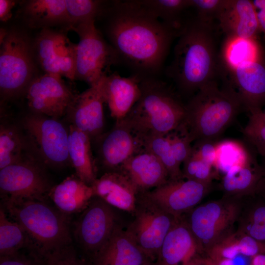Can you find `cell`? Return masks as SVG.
<instances>
[{"label":"cell","mask_w":265,"mask_h":265,"mask_svg":"<svg viewBox=\"0 0 265 265\" xmlns=\"http://www.w3.org/2000/svg\"><path fill=\"white\" fill-rule=\"evenodd\" d=\"M101 16L106 18V34L120 63L141 78L158 77L178 32L139 0L107 2Z\"/></svg>","instance_id":"obj_1"},{"label":"cell","mask_w":265,"mask_h":265,"mask_svg":"<svg viewBox=\"0 0 265 265\" xmlns=\"http://www.w3.org/2000/svg\"><path fill=\"white\" fill-rule=\"evenodd\" d=\"M211 26L196 19L185 22L179 32L166 74L182 94L196 93L213 81L216 54Z\"/></svg>","instance_id":"obj_2"},{"label":"cell","mask_w":265,"mask_h":265,"mask_svg":"<svg viewBox=\"0 0 265 265\" xmlns=\"http://www.w3.org/2000/svg\"><path fill=\"white\" fill-rule=\"evenodd\" d=\"M141 96L122 120L137 138L166 135L177 130L186 117L185 105L158 77H140Z\"/></svg>","instance_id":"obj_3"},{"label":"cell","mask_w":265,"mask_h":265,"mask_svg":"<svg viewBox=\"0 0 265 265\" xmlns=\"http://www.w3.org/2000/svg\"><path fill=\"white\" fill-rule=\"evenodd\" d=\"M185 107L182 125L193 142L215 141L244 106L232 87L220 89L212 81L200 89Z\"/></svg>","instance_id":"obj_4"},{"label":"cell","mask_w":265,"mask_h":265,"mask_svg":"<svg viewBox=\"0 0 265 265\" xmlns=\"http://www.w3.org/2000/svg\"><path fill=\"white\" fill-rule=\"evenodd\" d=\"M1 205L26 231L38 253L71 244L67 215L45 200L4 198Z\"/></svg>","instance_id":"obj_5"},{"label":"cell","mask_w":265,"mask_h":265,"mask_svg":"<svg viewBox=\"0 0 265 265\" xmlns=\"http://www.w3.org/2000/svg\"><path fill=\"white\" fill-rule=\"evenodd\" d=\"M243 199L223 195L197 205L182 216L195 239L198 253L207 254L236 231Z\"/></svg>","instance_id":"obj_6"},{"label":"cell","mask_w":265,"mask_h":265,"mask_svg":"<svg viewBox=\"0 0 265 265\" xmlns=\"http://www.w3.org/2000/svg\"><path fill=\"white\" fill-rule=\"evenodd\" d=\"M0 90L9 99L26 91L35 78L37 64L33 42L16 29H0Z\"/></svg>","instance_id":"obj_7"},{"label":"cell","mask_w":265,"mask_h":265,"mask_svg":"<svg viewBox=\"0 0 265 265\" xmlns=\"http://www.w3.org/2000/svg\"><path fill=\"white\" fill-rule=\"evenodd\" d=\"M95 22V20L88 21L70 28L79 37L76 48L75 79L84 81L90 86L107 75L110 65L120 63L115 50L104 39Z\"/></svg>","instance_id":"obj_8"},{"label":"cell","mask_w":265,"mask_h":265,"mask_svg":"<svg viewBox=\"0 0 265 265\" xmlns=\"http://www.w3.org/2000/svg\"><path fill=\"white\" fill-rule=\"evenodd\" d=\"M134 218L126 232L153 263L169 230L179 219L167 213L143 192L137 195Z\"/></svg>","instance_id":"obj_9"},{"label":"cell","mask_w":265,"mask_h":265,"mask_svg":"<svg viewBox=\"0 0 265 265\" xmlns=\"http://www.w3.org/2000/svg\"><path fill=\"white\" fill-rule=\"evenodd\" d=\"M22 125L45 163L61 166L68 161V131L57 119L35 113L26 116Z\"/></svg>","instance_id":"obj_10"},{"label":"cell","mask_w":265,"mask_h":265,"mask_svg":"<svg viewBox=\"0 0 265 265\" xmlns=\"http://www.w3.org/2000/svg\"><path fill=\"white\" fill-rule=\"evenodd\" d=\"M117 224L112 207L94 196L77 221L74 236L92 259L108 241Z\"/></svg>","instance_id":"obj_11"},{"label":"cell","mask_w":265,"mask_h":265,"mask_svg":"<svg viewBox=\"0 0 265 265\" xmlns=\"http://www.w3.org/2000/svg\"><path fill=\"white\" fill-rule=\"evenodd\" d=\"M51 188L41 169L30 160L24 159L0 169L2 198L45 200Z\"/></svg>","instance_id":"obj_12"},{"label":"cell","mask_w":265,"mask_h":265,"mask_svg":"<svg viewBox=\"0 0 265 265\" xmlns=\"http://www.w3.org/2000/svg\"><path fill=\"white\" fill-rule=\"evenodd\" d=\"M25 91L28 105L35 113L56 119L66 114L76 96L61 76L48 73L34 78Z\"/></svg>","instance_id":"obj_13"},{"label":"cell","mask_w":265,"mask_h":265,"mask_svg":"<svg viewBox=\"0 0 265 265\" xmlns=\"http://www.w3.org/2000/svg\"><path fill=\"white\" fill-rule=\"evenodd\" d=\"M211 186L185 179L168 180L156 188L141 192L165 212L179 219L199 205Z\"/></svg>","instance_id":"obj_14"},{"label":"cell","mask_w":265,"mask_h":265,"mask_svg":"<svg viewBox=\"0 0 265 265\" xmlns=\"http://www.w3.org/2000/svg\"><path fill=\"white\" fill-rule=\"evenodd\" d=\"M105 76L98 82L76 95L66 114L71 125L87 133L91 140L96 139L103 133V105L106 103L103 81Z\"/></svg>","instance_id":"obj_15"},{"label":"cell","mask_w":265,"mask_h":265,"mask_svg":"<svg viewBox=\"0 0 265 265\" xmlns=\"http://www.w3.org/2000/svg\"><path fill=\"white\" fill-rule=\"evenodd\" d=\"M99 140V160L108 172H118L124 163L133 155L143 150L137 137L122 120L96 139Z\"/></svg>","instance_id":"obj_16"},{"label":"cell","mask_w":265,"mask_h":265,"mask_svg":"<svg viewBox=\"0 0 265 265\" xmlns=\"http://www.w3.org/2000/svg\"><path fill=\"white\" fill-rule=\"evenodd\" d=\"M233 89L249 112L262 110L265 103V66L259 60L230 68Z\"/></svg>","instance_id":"obj_17"},{"label":"cell","mask_w":265,"mask_h":265,"mask_svg":"<svg viewBox=\"0 0 265 265\" xmlns=\"http://www.w3.org/2000/svg\"><path fill=\"white\" fill-rule=\"evenodd\" d=\"M216 19L228 38L255 40L259 30L252 0H224Z\"/></svg>","instance_id":"obj_18"},{"label":"cell","mask_w":265,"mask_h":265,"mask_svg":"<svg viewBox=\"0 0 265 265\" xmlns=\"http://www.w3.org/2000/svg\"><path fill=\"white\" fill-rule=\"evenodd\" d=\"M140 77L132 74L122 77L114 72L105 76L103 91L112 117L116 121L124 119L141 96Z\"/></svg>","instance_id":"obj_19"},{"label":"cell","mask_w":265,"mask_h":265,"mask_svg":"<svg viewBox=\"0 0 265 265\" xmlns=\"http://www.w3.org/2000/svg\"><path fill=\"white\" fill-rule=\"evenodd\" d=\"M92 260L91 265H143L152 263L119 224Z\"/></svg>","instance_id":"obj_20"},{"label":"cell","mask_w":265,"mask_h":265,"mask_svg":"<svg viewBox=\"0 0 265 265\" xmlns=\"http://www.w3.org/2000/svg\"><path fill=\"white\" fill-rule=\"evenodd\" d=\"M118 172L129 178L138 193L156 188L169 180L167 171L161 161L144 150L127 160Z\"/></svg>","instance_id":"obj_21"},{"label":"cell","mask_w":265,"mask_h":265,"mask_svg":"<svg viewBox=\"0 0 265 265\" xmlns=\"http://www.w3.org/2000/svg\"><path fill=\"white\" fill-rule=\"evenodd\" d=\"M198 253L195 239L182 217L166 236L154 265H186Z\"/></svg>","instance_id":"obj_22"},{"label":"cell","mask_w":265,"mask_h":265,"mask_svg":"<svg viewBox=\"0 0 265 265\" xmlns=\"http://www.w3.org/2000/svg\"><path fill=\"white\" fill-rule=\"evenodd\" d=\"M94 196L115 208L132 214L138 192L129 178L120 172H105L91 186Z\"/></svg>","instance_id":"obj_23"},{"label":"cell","mask_w":265,"mask_h":265,"mask_svg":"<svg viewBox=\"0 0 265 265\" xmlns=\"http://www.w3.org/2000/svg\"><path fill=\"white\" fill-rule=\"evenodd\" d=\"M22 17L30 28L41 29L64 26L69 28L65 0H29L23 3Z\"/></svg>","instance_id":"obj_24"},{"label":"cell","mask_w":265,"mask_h":265,"mask_svg":"<svg viewBox=\"0 0 265 265\" xmlns=\"http://www.w3.org/2000/svg\"><path fill=\"white\" fill-rule=\"evenodd\" d=\"M48 195L55 208L67 215L82 212L94 197L92 187L77 176L69 177L52 187Z\"/></svg>","instance_id":"obj_25"},{"label":"cell","mask_w":265,"mask_h":265,"mask_svg":"<svg viewBox=\"0 0 265 265\" xmlns=\"http://www.w3.org/2000/svg\"><path fill=\"white\" fill-rule=\"evenodd\" d=\"M91 138L85 132L71 125L68 130L69 160L76 176L91 186L97 179V167L91 148Z\"/></svg>","instance_id":"obj_26"},{"label":"cell","mask_w":265,"mask_h":265,"mask_svg":"<svg viewBox=\"0 0 265 265\" xmlns=\"http://www.w3.org/2000/svg\"><path fill=\"white\" fill-rule=\"evenodd\" d=\"M264 177L262 167L251 158L245 164L234 166L225 173L220 187L224 196L239 198L253 196Z\"/></svg>","instance_id":"obj_27"},{"label":"cell","mask_w":265,"mask_h":265,"mask_svg":"<svg viewBox=\"0 0 265 265\" xmlns=\"http://www.w3.org/2000/svg\"><path fill=\"white\" fill-rule=\"evenodd\" d=\"M265 254V242L236 231L207 253L214 261L233 260L239 255L253 257Z\"/></svg>","instance_id":"obj_28"},{"label":"cell","mask_w":265,"mask_h":265,"mask_svg":"<svg viewBox=\"0 0 265 265\" xmlns=\"http://www.w3.org/2000/svg\"><path fill=\"white\" fill-rule=\"evenodd\" d=\"M35 247L27 233L17 222L10 220L4 209H0V256L17 253Z\"/></svg>","instance_id":"obj_29"},{"label":"cell","mask_w":265,"mask_h":265,"mask_svg":"<svg viewBox=\"0 0 265 265\" xmlns=\"http://www.w3.org/2000/svg\"><path fill=\"white\" fill-rule=\"evenodd\" d=\"M236 231L265 242V201L243 199Z\"/></svg>","instance_id":"obj_30"},{"label":"cell","mask_w":265,"mask_h":265,"mask_svg":"<svg viewBox=\"0 0 265 265\" xmlns=\"http://www.w3.org/2000/svg\"><path fill=\"white\" fill-rule=\"evenodd\" d=\"M137 139L144 150L154 154L161 161L167 171L169 180L184 179L181 165L174 157L168 134L148 135Z\"/></svg>","instance_id":"obj_31"},{"label":"cell","mask_w":265,"mask_h":265,"mask_svg":"<svg viewBox=\"0 0 265 265\" xmlns=\"http://www.w3.org/2000/svg\"><path fill=\"white\" fill-rule=\"evenodd\" d=\"M140 3L169 27L179 32L185 22L184 10L191 7L190 0H139Z\"/></svg>","instance_id":"obj_32"},{"label":"cell","mask_w":265,"mask_h":265,"mask_svg":"<svg viewBox=\"0 0 265 265\" xmlns=\"http://www.w3.org/2000/svg\"><path fill=\"white\" fill-rule=\"evenodd\" d=\"M56 32L52 28L41 29L33 41V48L37 64L45 73L61 77L54 51Z\"/></svg>","instance_id":"obj_33"},{"label":"cell","mask_w":265,"mask_h":265,"mask_svg":"<svg viewBox=\"0 0 265 265\" xmlns=\"http://www.w3.org/2000/svg\"><path fill=\"white\" fill-rule=\"evenodd\" d=\"M244 147L236 141L226 140L217 142L214 168L226 173L232 167L243 165L250 159Z\"/></svg>","instance_id":"obj_34"},{"label":"cell","mask_w":265,"mask_h":265,"mask_svg":"<svg viewBox=\"0 0 265 265\" xmlns=\"http://www.w3.org/2000/svg\"><path fill=\"white\" fill-rule=\"evenodd\" d=\"M23 140L16 129L1 124L0 169L23 159Z\"/></svg>","instance_id":"obj_35"},{"label":"cell","mask_w":265,"mask_h":265,"mask_svg":"<svg viewBox=\"0 0 265 265\" xmlns=\"http://www.w3.org/2000/svg\"><path fill=\"white\" fill-rule=\"evenodd\" d=\"M69 28L101 17L106 2L95 0H65Z\"/></svg>","instance_id":"obj_36"},{"label":"cell","mask_w":265,"mask_h":265,"mask_svg":"<svg viewBox=\"0 0 265 265\" xmlns=\"http://www.w3.org/2000/svg\"><path fill=\"white\" fill-rule=\"evenodd\" d=\"M259 49L255 40L228 38L225 58L230 68L244 62L259 60Z\"/></svg>","instance_id":"obj_37"},{"label":"cell","mask_w":265,"mask_h":265,"mask_svg":"<svg viewBox=\"0 0 265 265\" xmlns=\"http://www.w3.org/2000/svg\"><path fill=\"white\" fill-rule=\"evenodd\" d=\"M77 45L72 43L64 33L57 31L54 51L61 76L75 79Z\"/></svg>","instance_id":"obj_38"},{"label":"cell","mask_w":265,"mask_h":265,"mask_svg":"<svg viewBox=\"0 0 265 265\" xmlns=\"http://www.w3.org/2000/svg\"><path fill=\"white\" fill-rule=\"evenodd\" d=\"M242 133L258 153L265 157V114L263 110L250 113Z\"/></svg>","instance_id":"obj_39"},{"label":"cell","mask_w":265,"mask_h":265,"mask_svg":"<svg viewBox=\"0 0 265 265\" xmlns=\"http://www.w3.org/2000/svg\"><path fill=\"white\" fill-rule=\"evenodd\" d=\"M183 163L182 171L184 179L212 185L215 176L212 166L192 153Z\"/></svg>","instance_id":"obj_40"},{"label":"cell","mask_w":265,"mask_h":265,"mask_svg":"<svg viewBox=\"0 0 265 265\" xmlns=\"http://www.w3.org/2000/svg\"><path fill=\"white\" fill-rule=\"evenodd\" d=\"M38 254L42 265H91L78 257L71 244Z\"/></svg>","instance_id":"obj_41"},{"label":"cell","mask_w":265,"mask_h":265,"mask_svg":"<svg viewBox=\"0 0 265 265\" xmlns=\"http://www.w3.org/2000/svg\"><path fill=\"white\" fill-rule=\"evenodd\" d=\"M168 135L174 157L181 165L191 154L192 141L186 130L182 126Z\"/></svg>","instance_id":"obj_42"},{"label":"cell","mask_w":265,"mask_h":265,"mask_svg":"<svg viewBox=\"0 0 265 265\" xmlns=\"http://www.w3.org/2000/svg\"><path fill=\"white\" fill-rule=\"evenodd\" d=\"M191 7L197 10L199 20L211 24L213 18H217L223 0H190Z\"/></svg>","instance_id":"obj_43"},{"label":"cell","mask_w":265,"mask_h":265,"mask_svg":"<svg viewBox=\"0 0 265 265\" xmlns=\"http://www.w3.org/2000/svg\"><path fill=\"white\" fill-rule=\"evenodd\" d=\"M217 142L212 140H199L192 146V153L213 167L216 157Z\"/></svg>","instance_id":"obj_44"},{"label":"cell","mask_w":265,"mask_h":265,"mask_svg":"<svg viewBox=\"0 0 265 265\" xmlns=\"http://www.w3.org/2000/svg\"><path fill=\"white\" fill-rule=\"evenodd\" d=\"M0 265H42L41 259L34 250L30 249L29 255L20 251L13 254L0 256Z\"/></svg>","instance_id":"obj_45"},{"label":"cell","mask_w":265,"mask_h":265,"mask_svg":"<svg viewBox=\"0 0 265 265\" xmlns=\"http://www.w3.org/2000/svg\"><path fill=\"white\" fill-rule=\"evenodd\" d=\"M252 1L256 11L259 30L265 33V0Z\"/></svg>","instance_id":"obj_46"},{"label":"cell","mask_w":265,"mask_h":265,"mask_svg":"<svg viewBox=\"0 0 265 265\" xmlns=\"http://www.w3.org/2000/svg\"><path fill=\"white\" fill-rule=\"evenodd\" d=\"M16 1L11 0H0V20L2 22H6L12 16L11 10L14 6Z\"/></svg>","instance_id":"obj_47"},{"label":"cell","mask_w":265,"mask_h":265,"mask_svg":"<svg viewBox=\"0 0 265 265\" xmlns=\"http://www.w3.org/2000/svg\"><path fill=\"white\" fill-rule=\"evenodd\" d=\"M203 259L206 265H236L232 260L214 261L207 257Z\"/></svg>","instance_id":"obj_48"},{"label":"cell","mask_w":265,"mask_h":265,"mask_svg":"<svg viewBox=\"0 0 265 265\" xmlns=\"http://www.w3.org/2000/svg\"><path fill=\"white\" fill-rule=\"evenodd\" d=\"M256 195H258L265 201V177H264L257 186Z\"/></svg>","instance_id":"obj_49"},{"label":"cell","mask_w":265,"mask_h":265,"mask_svg":"<svg viewBox=\"0 0 265 265\" xmlns=\"http://www.w3.org/2000/svg\"><path fill=\"white\" fill-rule=\"evenodd\" d=\"M250 265H265V254H259L252 257Z\"/></svg>","instance_id":"obj_50"},{"label":"cell","mask_w":265,"mask_h":265,"mask_svg":"<svg viewBox=\"0 0 265 265\" xmlns=\"http://www.w3.org/2000/svg\"><path fill=\"white\" fill-rule=\"evenodd\" d=\"M186 265H206L204 259L195 256L189 261Z\"/></svg>","instance_id":"obj_51"},{"label":"cell","mask_w":265,"mask_h":265,"mask_svg":"<svg viewBox=\"0 0 265 265\" xmlns=\"http://www.w3.org/2000/svg\"><path fill=\"white\" fill-rule=\"evenodd\" d=\"M261 167L263 170L264 173V177H265V160L264 161L263 165Z\"/></svg>","instance_id":"obj_52"},{"label":"cell","mask_w":265,"mask_h":265,"mask_svg":"<svg viewBox=\"0 0 265 265\" xmlns=\"http://www.w3.org/2000/svg\"><path fill=\"white\" fill-rule=\"evenodd\" d=\"M143 265H154V263H148V264H144Z\"/></svg>","instance_id":"obj_53"},{"label":"cell","mask_w":265,"mask_h":265,"mask_svg":"<svg viewBox=\"0 0 265 265\" xmlns=\"http://www.w3.org/2000/svg\"><path fill=\"white\" fill-rule=\"evenodd\" d=\"M263 112L265 114V111H263Z\"/></svg>","instance_id":"obj_54"}]
</instances>
